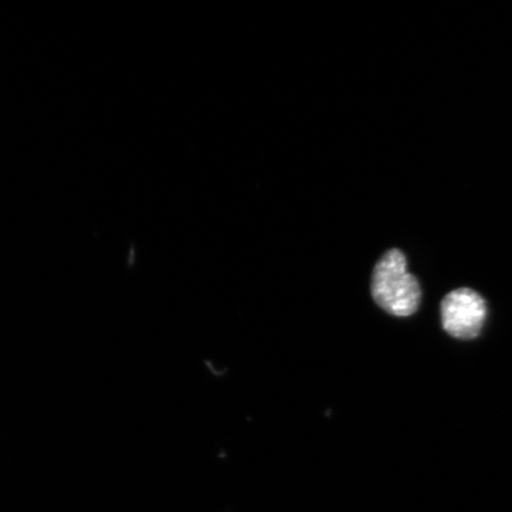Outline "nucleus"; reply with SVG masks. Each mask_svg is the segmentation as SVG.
I'll return each instance as SVG.
<instances>
[{"label": "nucleus", "instance_id": "obj_1", "mask_svg": "<svg viewBox=\"0 0 512 512\" xmlns=\"http://www.w3.org/2000/svg\"><path fill=\"white\" fill-rule=\"evenodd\" d=\"M371 294L376 304L390 315L407 317L418 310L420 286L407 271L406 256L399 249H390L377 262L371 277Z\"/></svg>", "mask_w": 512, "mask_h": 512}, {"label": "nucleus", "instance_id": "obj_2", "mask_svg": "<svg viewBox=\"0 0 512 512\" xmlns=\"http://www.w3.org/2000/svg\"><path fill=\"white\" fill-rule=\"evenodd\" d=\"M486 317V304L470 288L448 293L441 303V320L446 332L459 339H472L482 331Z\"/></svg>", "mask_w": 512, "mask_h": 512}]
</instances>
